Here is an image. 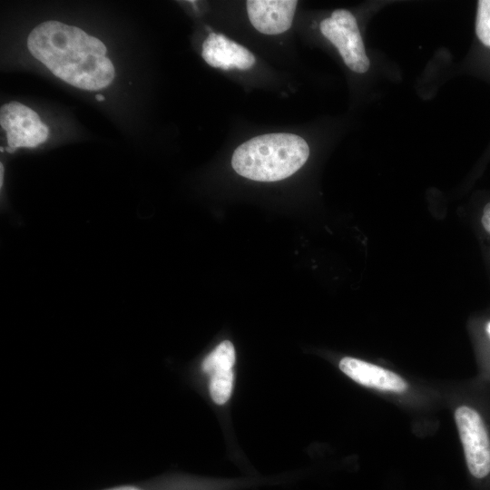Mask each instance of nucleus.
<instances>
[{
    "label": "nucleus",
    "instance_id": "f257e3e1",
    "mask_svg": "<svg viewBox=\"0 0 490 490\" xmlns=\"http://www.w3.org/2000/svg\"><path fill=\"white\" fill-rule=\"evenodd\" d=\"M31 54L65 83L87 91L108 87L115 69L101 40L58 21L34 27L26 41Z\"/></svg>",
    "mask_w": 490,
    "mask_h": 490
},
{
    "label": "nucleus",
    "instance_id": "f03ea898",
    "mask_svg": "<svg viewBox=\"0 0 490 490\" xmlns=\"http://www.w3.org/2000/svg\"><path fill=\"white\" fill-rule=\"evenodd\" d=\"M309 155L308 143L292 133L256 136L234 151L233 170L242 177L258 181H277L299 170Z\"/></svg>",
    "mask_w": 490,
    "mask_h": 490
},
{
    "label": "nucleus",
    "instance_id": "7ed1b4c3",
    "mask_svg": "<svg viewBox=\"0 0 490 490\" xmlns=\"http://www.w3.org/2000/svg\"><path fill=\"white\" fill-rule=\"evenodd\" d=\"M321 34L338 50L346 65L363 74L369 68L362 37L355 16L348 10L337 9L329 18L321 21Z\"/></svg>",
    "mask_w": 490,
    "mask_h": 490
},
{
    "label": "nucleus",
    "instance_id": "20e7f679",
    "mask_svg": "<svg viewBox=\"0 0 490 490\" xmlns=\"http://www.w3.org/2000/svg\"><path fill=\"white\" fill-rule=\"evenodd\" d=\"M455 418L470 473L476 478L486 476L490 473V439L482 417L474 408L461 406Z\"/></svg>",
    "mask_w": 490,
    "mask_h": 490
},
{
    "label": "nucleus",
    "instance_id": "39448f33",
    "mask_svg": "<svg viewBox=\"0 0 490 490\" xmlns=\"http://www.w3.org/2000/svg\"><path fill=\"white\" fill-rule=\"evenodd\" d=\"M0 124L7 139V147L1 148L2 152H14L21 147L34 148L44 142L49 136L48 126L38 114L18 102L2 105Z\"/></svg>",
    "mask_w": 490,
    "mask_h": 490
},
{
    "label": "nucleus",
    "instance_id": "423d86ee",
    "mask_svg": "<svg viewBox=\"0 0 490 490\" xmlns=\"http://www.w3.org/2000/svg\"><path fill=\"white\" fill-rule=\"evenodd\" d=\"M297 4L296 0H248L246 7L256 30L265 34H279L290 28Z\"/></svg>",
    "mask_w": 490,
    "mask_h": 490
},
{
    "label": "nucleus",
    "instance_id": "0eeeda50",
    "mask_svg": "<svg viewBox=\"0 0 490 490\" xmlns=\"http://www.w3.org/2000/svg\"><path fill=\"white\" fill-rule=\"evenodd\" d=\"M339 368L357 383L368 387L393 392L407 388V383L399 375L355 358H343Z\"/></svg>",
    "mask_w": 490,
    "mask_h": 490
},
{
    "label": "nucleus",
    "instance_id": "6e6552de",
    "mask_svg": "<svg viewBox=\"0 0 490 490\" xmlns=\"http://www.w3.org/2000/svg\"><path fill=\"white\" fill-rule=\"evenodd\" d=\"M234 362V347L230 341L224 340L205 357L201 369L211 376L216 371L231 369Z\"/></svg>",
    "mask_w": 490,
    "mask_h": 490
},
{
    "label": "nucleus",
    "instance_id": "1a4fd4ad",
    "mask_svg": "<svg viewBox=\"0 0 490 490\" xmlns=\"http://www.w3.org/2000/svg\"><path fill=\"white\" fill-rule=\"evenodd\" d=\"M232 384V369L216 371L211 374L209 388L212 400L218 405L227 402L231 394Z\"/></svg>",
    "mask_w": 490,
    "mask_h": 490
},
{
    "label": "nucleus",
    "instance_id": "9d476101",
    "mask_svg": "<svg viewBox=\"0 0 490 490\" xmlns=\"http://www.w3.org/2000/svg\"><path fill=\"white\" fill-rule=\"evenodd\" d=\"M475 33L480 42L490 48V0L477 3Z\"/></svg>",
    "mask_w": 490,
    "mask_h": 490
},
{
    "label": "nucleus",
    "instance_id": "9b49d317",
    "mask_svg": "<svg viewBox=\"0 0 490 490\" xmlns=\"http://www.w3.org/2000/svg\"><path fill=\"white\" fill-rule=\"evenodd\" d=\"M481 222L485 230L490 233V202L484 208Z\"/></svg>",
    "mask_w": 490,
    "mask_h": 490
},
{
    "label": "nucleus",
    "instance_id": "f8f14e48",
    "mask_svg": "<svg viewBox=\"0 0 490 490\" xmlns=\"http://www.w3.org/2000/svg\"><path fill=\"white\" fill-rule=\"evenodd\" d=\"M106 490H143V489L135 485H121V486L109 488Z\"/></svg>",
    "mask_w": 490,
    "mask_h": 490
},
{
    "label": "nucleus",
    "instance_id": "ddd939ff",
    "mask_svg": "<svg viewBox=\"0 0 490 490\" xmlns=\"http://www.w3.org/2000/svg\"><path fill=\"white\" fill-rule=\"evenodd\" d=\"M104 99H105L104 96L102 95V94H97L96 95V100L97 101L103 102V101H104Z\"/></svg>",
    "mask_w": 490,
    "mask_h": 490
},
{
    "label": "nucleus",
    "instance_id": "4468645a",
    "mask_svg": "<svg viewBox=\"0 0 490 490\" xmlns=\"http://www.w3.org/2000/svg\"><path fill=\"white\" fill-rule=\"evenodd\" d=\"M487 330H488V333L490 334V324L488 325Z\"/></svg>",
    "mask_w": 490,
    "mask_h": 490
}]
</instances>
